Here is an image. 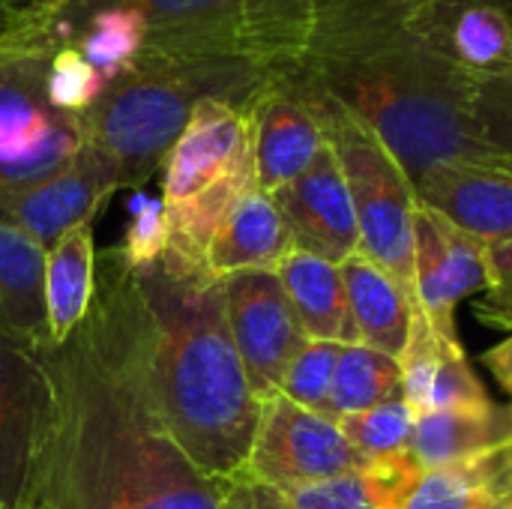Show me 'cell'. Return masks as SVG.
<instances>
[{"label":"cell","instance_id":"cell-1","mask_svg":"<svg viewBox=\"0 0 512 509\" xmlns=\"http://www.w3.org/2000/svg\"><path fill=\"white\" fill-rule=\"evenodd\" d=\"M54 435L45 468L48 509H222L171 438L147 369L144 303L117 246L96 252L84 324L48 348Z\"/></svg>","mask_w":512,"mask_h":509},{"label":"cell","instance_id":"cell-2","mask_svg":"<svg viewBox=\"0 0 512 509\" xmlns=\"http://www.w3.org/2000/svg\"><path fill=\"white\" fill-rule=\"evenodd\" d=\"M291 69L372 129L411 183L441 162L495 156L474 126V75L411 30L408 0H321Z\"/></svg>","mask_w":512,"mask_h":509},{"label":"cell","instance_id":"cell-3","mask_svg":"<svg viewBox=\"0 0 512 509\" xmlns=\"http://www.w3.org/2000/svg\"><path fill=\"white\" fill-rule=\"evenodd\" d=\"M132 270L162 420L204 477H228L246 465L261 402L228 327L222 282L171 255Z\"/></svg>","mask_w":512,"mask_h":509},{"label":"cell","instance_id":"cell-4","mask_svg":"<svg viewBox=\"0 0 512 509\" xmlns=\"http://www.w3.org/2000/svg\"><path fill=\"white\" fill-rule=\"evenodd\" d=\"M276 69L249 54H144L111 81L87 114V141L102 147L123 174V186H144L162 171L174 141L207 99L252 111Z\"/></svg>","mask_w":512,"mask_h":509},{"label":"cell","instance_id":"cell-5","mask_svg":"<svg viewBox=\"0 0 512 509\" xmlns=\"http://www.w3.org/2000/svg\"><path fill=\"white\" fill-rule=\"evenodd\" d=\"M255 183L252 117L234 105L207 99L162 162V207L174 261L207 270L204 255L216 225Z\"/></svg>","mask_w":512,"mask_h":509},{"label":"cell","instance_id":"cell-6","mask_svg":"<svg viewBox=\"0 0 512 509\" xmlns=\"http://www.w3.org/2000/svg\"><path fill=\"white\" fill-rule=\"evenodd\" d=\"M288 72L303 96L309 99L324 141L333 147L351 201L357 213L360 249L366 258L381 264L411 300V312H417V282H414V219H417V192L399 159L387 150V144L366 129L357 117H351L339 102L312 87L294 69Z\"/></svg>","mask_w":512,"mask_h":509},{"label":"cell","instance_id":"cell-7","mask_svg":"<svg viewBox=\"0 0 512 509\" xmlns=\"http://www.w3.org/2000/svg\"><path fill=\"white\" fill-rule=\"evenodd\" d=\"M48 57L42 45L0 42V192L54 174L87 144V117L51 102Z\"/></svg>","mask_w":512,"mask_h":509},{"label":"cell","instance_id":"cell-8","mask_svg":"<svg viewBox=\"0 0 512 509\" xmlns=\"http://www.w3.org/2000/svg\"><path fill=\"white\" fill-rule=\"evenodd\" d=\"M54 414L48 348L0 333V509H48Z\"/></svg>","mask_w":512,"mask_h":509},{"label":"cell","instance_id":"cell-9","mask_svg":"<svg viewBox=\"0 0 512 509\" xmlns=\"http://www.w3.org/2000/svg\"><path fill=\"white\" fill-rule=\"evenodd\" d=\"M240 471L267 486L297 489L369 474L372 465L345 438L339 423L276 393L261 402L252 450Z\"/></svg>","mask_w":512,"mask_h":509},{"label":"cell","instance_id":"cell-10","mask_svg":"<svg viewBox=\"0 0 512 509\" xmlns=\"http://www.w3.org/2000/svg\"><path fill=\"white\" fill-rule=\"evenodd\" d=\"M222 282L225 315L258 402L279 393L294 357L309 342L276 270H243Z\"/></svg>","mask_w":512,"mask_h":509},{"label":"cell","instance_id":"cell-11","mask_svg":"<svg viewBox=\"0 0 512 509\" xmlns=\"http://www.w3.org/2000/svg\"><path fill=\"white\" fill-rule=\"evenodd\" d=\"M123 186L120 165L93 141H87L54 174L3 189L0 222L30 234L45 252L72 228L96 219L99 207Z\"/></svg>","mask_w":512,"mask_h":509},{"label":"cell","instance_id":"cell-12","mask_svg":"<svg viewBox=\"0 0 512 509\" xmlns=\"http://www.w3.org/2000/svg\"><path fill=\"white\" fill-rule=\"evenodd\" d=\"M414 282L417 312L438 333L456 336L459 303L486 288V246L420 204L414 219Z\"/></svg>","mask_w":512,"mask_h":509},{"label":"cell","instance_id":"cell-13","mask_svg":"<svg viewBox=\"0 0 512 509\" xmlns=\"http://www.w3.org/2000/svg\"><path fill=\"white\" fill-rule=\"evenodd\" d=\"M270 198L288 225L294 249L330 264H342L360 249L354 201L330 144L321 147L297 180L276 189Z\"/></svg>","mask_w":512,"mask_h":509},{"label":"cell","instance_id":"cell-14","mask_svg":"<svg viewBox=\"0 0 512 509\" xmlns=\"http://www.w3.org/2000/svg\"><path fill=\"white\" fill-rule=\"evenodd\" d=\"M408 24L468 75L512 72V0H408Z\"/></svg>","mask_w":512,"mask_h":509},{"label":"cell","instance_id":"cell-15","mask_svg":"<svg viewBox=\"0 0 512 509\" xmlns=\"http://www.w3.org/2000/svg\"><path fill=\"white\" fill-rule=\"evenodd\" d=\"M417 201L456 228L495 246L512 240V159H453L429 168L414 183Z\"/></svg>","mask_w":512,"mask_h":509},{"label":"cell","instance_id":"cell-16","mask_svg":"<svg viewBox=\"0 0 512 509\" xmlns=\"http://www.w3.org/2000/svg\"><path fill=\"white\" fill-rule=\"evenodd\" d=\"M96 3L135 6L150 27V39H147V51H144L150 57L249 54L243 0H60L39 24H45L54 15L78 12V9H87ZM36 27H30V30H36ZM27 33H21V36H27Z\"/></svg>","mask_w":512,"mask_h":509},{"label":"cell","instance_id":"cell-17","mask_svg":"<svg viewBox=\"0 0 512 509\" xmlns=\"http://www.w3.org/2000/svg\"><path fill=\"white\" fill-rule=\"evenodd\" d=\"M249 117L255 183L267 195L297 180L327 144L309 99L288 72L270 78Z\"/></svg>","mask_w":512,"mask_h":509},{"label":"cell","instance_id":"cell-18","mask_svg":"<svg viewBox=\"0 0 512 509\" xmlns=\"http://www.w3.org/2000/svg\"><path fill=\"white\" fill-rule=\"evenodd\" d=\"M402 363V399L414 417L456 408L489 405V393L474 375L459 336L438 333L423 312L411 315V336L399 357Z\"/></svg>","mask_w":512,"mask_h":509},{"label":"cell","instance_id":"cell-19","mask_svg":"<svg viewBox=\"0 0 512 509\" xmlns=\"http://www.w3.org/2000/svg\"><path fill=\"white\" fill-rule=\"evenodd\" d=\"M294 252V240L273 198L252 186L216 225L204 267L213 279L243 270H276Z\"/></svg>","mask_w":512,"mask_h":509},{"label":"cell","instance_id":"cell-20","mask_svg":"<svg viewBox=\"0 0 512 509\" xmlns=\"http://www.w3.org/2000/svg\"><path fill=\"white\" fill-rule=\"evenodd\" d=\"M512 438V408L477 405L456 411L420 414L408 441V453L399 459L414 477L483 456Z\"/></svg>","mask_w":512,"mask_h":509},{"label":"cell","instance_id":"cell-21","mask_svg":"<svg viewBox=\"0 0 512 509\" xmlns=\"http://www.w3.org/2000/svg\"><path fill=\"white\" fill-rule=\"evenodd\" d=\"M216 480L222 509H393L396 498L393 480L381 468L297 489L267 486L243 471Z\"/></svg>","mask_w":512,"mask_h":509},{"label":"cell","instance_id":"cell-22","mask_svg":"<svg viewBox=\"0 0 512 509\" xmlns=\"http://www.w3.org/2000/svg\"><path fill=\"white\" fill-rule=\"evenodd\" d=\"M512 438L501 447L420 474L393 509H512Z\"/></svg>","mask_w":512,"mask_h":509},{"label":"cell","instance_id":"cell-23","mask_svg":"<svg viewBox=\"0 0 512 509\" xmlns=\"http://www.w3.org/2000/svg\"><path fill=\"white\" fill-rule=\"evenodd\" d=\"M306 339L360 345L339 264L294 249L276 267Z\"/></svg>","mask_w":512,"mask_h":509},{"label":"cell","instance_id":"cell-24","mask_svg":"<svg viewBox=\"0 0 512 509\" xmlns=\"http://www.w3.org/2000/svg\"><path fill=\"white\" fill-rule=\"evenodd\" d=\"M48 252L24 231L0 222V333L51 348L45 312Z\"/></svg>","mask_w":512,"mask_h":509},{"label":"cell","instance_id":"cell-25","mask_svg":"<svg viewBox=\"0 0 512 509\" xmlns=\"http://www.w3.org/2000/svg\"><path fill=\"white\" fill-rule=\"evenodd\" d=\"M339 270L345 279L360 345L399 360L408 345L414 315L402 285L363 252H354L348 261L339 264Z\"/></svg>","mask_w":512,"mask_h":509},{"label":"cell","instance_id":"cell-26","mask_svg":"<svg viewBox=\"0 0 512 509\" xmlns=\"http://www.w3.org/2000/svg\"><path fill=\"white\" fill-rule=\"evenodd\" d=\"M96 288L93 222L72 228L48 249L45 261V312L51 348L63 345L87 318Z\"/></svg>","mask_w":512,"mask_h":509},{"label":"cell","instance_id":"cell-27","mask_svg":"<svg viewBox=\"0 0 512 509\" xmlns=\"http://www.w3.org/2000/svg\"><path fill=\"white\" fill-rule=\"evenodd\" d=\"M321 0H243L249 54L270 69H291L309 42Z\"/></svg>","mask_w":512,"mask_h":509},{"label":"cell","instance_id":"cell-28","mask_svg":"<svg viewBox=\"0 0 512 509\" xmlns=\"http://www.w3.org/2000/svg\"><path fill=\"white\" fill-rule=\"evenodd\" d=\"M396 399H402V363L366 345H345L333 378L327 420L339 423L342 417Z\"/></svg>","mask_w":512,"mask_h":509},{"label":"cell","instance_id":"cell-29","mask_svg":"<svg viewBox=\"0 0 512 509\" xmlns=\"http://www.w3.org/2000/svg\"><path fill=\"white\" fill-rule=\"evenodd\" d=\"M414 411L405 399L351 414L339 420V429L345 432V438L363 453V459L372 468L390 465L396 459H402L408 453V441L414 432Z\"/></svg>","mask_w":512,"mask_h":509},{"label":"cell","instance_id":"cell-30","mask_svg":"<svg viewBox=\"0 0 512 509\" xmlns=\"http://www.w3.org/2000/svg\"><path fill=\"white\" fill-rule=\"evenodd\" d=\"M342 348L345 345H339V342L309 339L303 345V351L294 357V363L288 366L279 393L288 396L291 402H297L300 408L327 417L330 393H333V378H336V366H339Z\"/></svg>","mask_w":512,"mask_h":509},{"label":"cell","instance_id":"cell-31","mask_svg":"<svg viewBox=\"0 0 512 509\" xmlns=\"http://www.w3.org/2000/svg\"><path fill=\"white\" fill-rule=\"evenodd\" d=\"M48 93L60 111L87 117L105 93V84L72 45H57L48 57Z\"/></svg>","mask_w":512,"mask_h":509},{"label":"cell","instance_id":"cell-32","mask_svg":"<svg viewBox=\"0 0 512 509\" xmlns=\"http://www.w3.org/2000/svg\"><path fill=\"white\" fill-rule=\"evenodd\" d=\"M474 126L480 141L512 159V72L501 75H474Z\"/></svg>","mask_w":512,"mask_h":509},{"label":"cell","instance_id":"cell-33","mask_svg":"<svg viewBox=\"0 0 512 509\" xmlns=\"http://www.w3.org/2000/svg\"><path fill=\"white\" fill-rule=\"evenodd\" d=\"M129 267H147L159 261L168 249V222L162 198H144V204L135 210V219L126 228L123 243L117 246Z\"/></svg>","mask_w":512,"mask_h":509},{"label":"cell","instance_id":"cell-34","mask_svg":"<svg viewBox=\"0 0 512 509\" xmlns=\"http://www.w3.org/2000/svg\"><path fill=\"white\" fill-rule=\"evenodd\" d=\"M477 312L483 321L512 330V240L486 246V288Z\"/></svg>","mask_w":512,"mask_h":509},{"label":"cell","instance_id":"cell-35","mask_svg":"<svg viewBox=\"0 0 512 509\" xmlns=\"http://www.w3.org/2000/svg\"><path fill=\"white\" fill-rule=\"evenodd\" d=\"M60 0H0V36L15 39L36 27Z\"/></svg>","mask_w":512,"mask_h":509},{"label":"cell","instance_id":"cell-36","mask_svg":"<svg viewBox=\"0 0 512 509\" xmlns=\"http://www.w3.org/2000/svg\"><path fill=\"white\" fill-rule=\"evenodd\" d=\"M483 363L492 369V375L498 378V384L512 396V336L507 342H501L498 348L486 351L483 354Z\"/></svg>","mask_w":512,"mask_h":509},{"label":"cell","instance_id":"cell-37","mask_svg":"<svg viewBox=\"0 0 512 509\" xmlns=\"http://www.w3.org/2000/svg\"><path fill=\"white\" fill-rule=\"evenodd\" d=\"M510 471H512V450H510Z\"/></svg>","mask_w":512,"mask_h":509},{"label":"cell","instance_id":"cell-38","mask_svg":"<svg viewBox=\"0 0 512 509\" xmlns=\"http://www.w3.org/2000/svg\"><path fill=\"white\" fill-rule=\"evenodd\" d=\"M0 42H3V36H0Z\"/></svg>","mask_w":512,"mask_h":509}]
</instances>
